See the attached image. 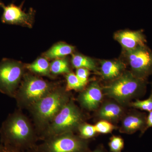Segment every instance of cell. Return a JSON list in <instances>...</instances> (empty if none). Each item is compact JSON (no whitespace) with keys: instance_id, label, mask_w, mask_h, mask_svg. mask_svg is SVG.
Wrapping results in <instances>:
<instances>
[{"instance_id":"cell-1","label":"cell","mask_w":152,"mask_h":152,"mask_svg":"<svg viewBox=\"0 0 152 152\" xmlns=\"http://www.w3.org/2000/svg\"><path fill=\"white\" fill-rule=\"evenodd\" d=\"M1 144L24 151L35 146L36 138L27 118L20 113L10 115L1 130Z\"/></svg>"},{"instance_id":"cell-2","label":"cell","mask_w":152,"mask_h":152,"mask_svg":"<svg viewBox=\"0 0 152 152\" xmlns=\"http://www.w3.org/2000/svg\"><path fill=\"white\" fill-rule=\"evenodd\" d=\"M147 80L134 75L127 69L120 77L102 87L104 95L124 107L134 99L142 96L146 92Z\"/></svg>"},{"instance_id":"cell-3","label":"cell","mask_w":152,"mask_h":152,"mask_svg":"<svg viewBox=\"0 0 152 152\" xmlns=\"http://www.w3.org/2000/svg\"><path fill=\"white\" fill-rule=\"evenodd\" d=\"M84 116L73 101H69L49 124L43 136L45 140L65 133L77 130L83 123Z\"/></svg>"},{"instance_id":"cell-4","label":"cell","mask_w":152,"mask_h":152,"mask_svg":"<svg viewBox=\"0 0 152 152\" xmlns=\"http://www.w3.org/2000/svg\"><path fill=\"white\" fill-rule=\"evenodd\" d=\"M66 90L54 89L48 94L31 106L34 116L40 125L49 124L69 101Z\"/></svg>"},{"instance_id":"cell-5","label":"cell","mask_w":152,"mask_h":152,"mask_svg":"<svg viewBox=\"0 0 152 152\" xmlns=\"http://www.w3.org/2000/svg\"><path fill=\"white\" fill-rule=\"evenodd\" d=\"M120 58L137 77L147 80L152 75V50L146 45L130 51H122Z\"/></svg>"},{"instance_id":"cell-6","label":"cell","mask_w":152,"mask_h":152,"mask_svg":"<svg viewBox=\"0 0 152 152\" xmlns=\"http://www.w3.org/2000/svg\"><path fill=\"white\" fill-rule=\"evenodd\" d=\"M38 148L42 152H88V140L72 132L65 133L45 139Z\"/></svg>"},{"instance_id":"cell-7","label":"cell","mask_w":152,"mask_h":152,"mask_svg":"<svg viewBox=\"0 0 152 152\" xmlns=\"http://www.w3.org/2000/svg\"><path fill=\"white\" fill-rule=\"evenodd\" d=\"M54 89L46 81L32 75L25 76L16 96L19 102L32 105Z\"/></svg>"},{"instance_id":"cell-8","label":"cell","mask_w":152,"mask_h":152,"mask_svg":"<svg viewBox=\"0 0 152 152\" xmlns=\"http://www.w3.org/2000/svg\"><path fill=\"white\" fill-rule=\"evenodd\" d=\"M23 66L20 62L4 59L0 62V91L15 96L23 72Z\"/></svg>"},{"instance_id":"cell-9","label":"cell","mask_w":152,"mask_h":152,"mask_svg":"<svg viewBox=\"0 0 152 152\" xmlns=\"http://www.w3.org/2000/svg\"><path fill=\"white\" fill-rule=\"evenodd\" d=\"M0 7L3 10L1 21L4 23L19 25L31 28L33 26L34 20L35 11L30 9L26 12L21 7L13 4L5 5L0 1Z\"/></svg>"},{"instance_id":"cell-10","label":"cell","mask_w":152,"mask_h":152,"mask_svg":"<svg viewBox=\"0 0 152 152\" xmlns=\"http://www.w3.org/2000/svg\"><path fill=\"white\" fill-rule=\"evenodd\" d=\"M102 87L97 81H93L82 91L78 97L82 107L89 111H96L103 99Z\"/></svg>"},{"instance_id":"cell-11","label":"cell","mask_w":152,"mask_h":152,"mask_svg":"<svg viewBox=\"0 0 152 152\" xmlns=\"http://www.w3.org/2000/svg\"><path fill=\"white\" fill-rule=\"evenodd\" d=\"M147 116L145 113L136 110L126 113L121 121L120 132L132 134L140 131L142 135L146 131Z\"/></svg>"},{"instance_id":"cell-12","label":"cell","mask_w":152,"mask_h":152,"mask_svg":"<svg viewBox=\"0 0 152 152\" xmlns=\"http://www.w3.org/2000/svg\"><path fill=\"white\" fill-rule=\"evenodd\" d=\"M113 38L120 44L122 48V51H124L133 50L146 45V38L142 30H120L114 34Z\"/></svg>"},{"instance_id":"cell-13","label":"cell","mask_w":152,"mask_h":152,"mask_svg":"<svg viewBox=\"0 0 152 152\" xmlns=\"http://www.w3.org/2000/svg\"><path fill=\"white\" fill-rule=\"evenodd\" d=\"M126 70V66L120 58L98 61V74L108 83L118 78Z\"/></svg>"},{"instance_id":"cell-14","label":"cell","mask_w":152,"mask_h":152,"mask_svg":"<svg viewBox=\"0 0 152 152\" xmlns=\"http://www.w3.org/2000/svg\"><path fill=\"white\" fill-rule=\"evenodd\" d=\"M96 115L100 120H105L112 124L121 121L126 113L125 107L112 99L104 102L96 110Z\"/></svg>"},{"instance_id":"cell-15","label":"cell","mask_w":152,"mask_h":152,"mask_svg":"<svg viewBox=\"0 0 152 152\" xmlns=\"http://www.w3.org/2000/svg\"><path fill=\"white\" fill-rule=\"evenodd\" d=\"M75 51V47L64 42L55 44L45 53L44 56L48 60H55L65 58L72 54Z\"/></svg>"},{"instance_id":"cell-16","label":"cell","mask_w":152,"mask_h":152,"mask_svg":"<svg viewBox=\"0 0 152 152\" xmlns=\"http://www.w3.org/2000/svg\"><path fill=\"white\" fill-rule=\"evenodd\" d=\"M71 63L76 69L85 68L96 74L98 72V61L91 57L80 53H73L72 55Z\"/></svg>"},{"instance_id":"cell-17","label":"cell","mask_w":152,"mask_h":152,"mask_svg":"<svg viewBox=\"0 0 152 152\" xmlns=\"http://www.w3.org/2000/svg\"><path fill=\"white\" fill-rule=\"evenodd\" d=\"M50 64L48 59L45 57L38 58L35 61L28 65L26 66L28 69L35 73L48 76L50 75Z\"/></svg>"},{"instance_id":"cell-18","label":"cell","mask_w":152,"mask_h":152,"mask_svg":"<svg viewBox=\"0 0 152 152\" xmlns=\"http://www.w3.org/2000/svg\"><path fill=\"white\" fill-rule=\"evenodd\" d=\"M50 72L54 75L68 74L70 72L69 63L66 58L53 60L50 66Z\"/></svg>"},{"instance_id":"cell-19","label":"cell","mask_w":152,"mask_h":152,"mask_svg":"<svg viewBox=\"0 0 152 152\" xmlns=\"http://www.w3.org/2000/svg\"><path fill=\"white\" fill-rule=\"evenodd\" d=\"M79 136L81 138L88 140L92 138L96 135L97 133L94 125L86 123H83L78 129Z\"/></svg>"},{"instance_id":"cell-20","label":"cell","mask_w":152,"mask_h":152,"mask_svg":"<svg viewBox=\"0 0 152 152\" xmlns=\"http://www.w3.org/2000/svg\"><path fill=\"white\" fill-rule=\"evenodd\" d=\"M67 85L66 90L67 91L75 90L82 91L84 89L85 87L79 80L75 74L72 72L67 74L66 76Z\"/></svg>"},{"instance_id":"cell-21","label":"cell","mask_w":152,"mask_h":152,"mask_svg":"<svg viewBox=\"0 0 152 152\" xmlns=\"http://www.w3.org/2000/svg\"><path fill=\"white\" fill-rule=\"evenodd\" d=\"M129 106L136 109L149 112L152 111V91L151 95L146 99L143 100L136 99L134 102H132Z\"/></svg>"},{"instance_id":"cell-22","label":"cell","mask_w":152,"mask_h":152,"mask_svg":"<svg viewBox=\"0 0 152 152\" xmlns=\"http://www.w3.org/2000/svg\"><path fill=\"white\" fill-rule=\"evenodd\" d=\"M94 126L97 133L99 134H110L117 129L114 124L105 120H100Z\"/></svg>"},{"instance_id":"cell-23","label":"cell","mask_w":152,"mask_h":152,"mask_svg":"<svg viewBox=\"0 0 152 152\" xmlns=\"http://www.w3.org/2000/svg\"><path fill=\"white\" fill-rule=\"evenodd\" d=\"M108 145L111 152H121L124 146V142L120 136L113 135L110 138Z\"/></svg>"},{"instance_id":"cell-24","label":"cell","mask_w":152,"mask_h":152,"mask_svg":"<svg viewBox=\"0 0 152 152\" xmlns=\"http://www.w3.org/2000/svg\"><path fill=\"white\" fill-rule=\"evenodd\" d=\"M90 71L88 69L85 68H78L76 69L75 75L79 80L84 86H86L88 82Z\"/></svg>"},{"instance_id":"cell-25","label":"cell","mask_w":152,"mask_h":152,"mask_svg":"<svg viewBox=\"0 0 152 152\" xmlns=\"http://www.w3.org/2000/svg\"><path fill=\"white\" fill-rule=\"evenodd\" d=\"M0 152H22L20 150L17 149L10 146L3 145L2 148Z\"/></svg>"},{"instance_id":"cell-26","label":"cell","mask_w":152,"mask_h":152,"mask_svg":"<svg viewBox=\"0 0 152 152\" xmlns=\"http://www.w3.org/2000/svg\"><path fill=\"white\" fill-rule=\"evenodd\" d=\"M152 127V111L149 113L147 116L146 118V130L149 128Z\"/></svg>"},{"instance_id":"cell-27","label":"cell","mask_w":152,"mask_h":152,"mask_svg":"<svg viewBox=\"0 0 152 152\" xmlns=\"http://www.w3.org/2000/svg\"><path fill=\"white\" fill-rule=\"evenodd\" d=\"M88 152H107L105 148H104L103 146L101 145L99 146L94 150V151H88Z\"/></svg>"},{"instance_id":"cell-28","label":"cell","mask_w":152,"mask_h":152,"mask_svg":"<svg viewBox=\"0 0 152 152\" xmlns=\"http://www.w3.org/2000/svg\"><path fill=\"white\" fill-rule=\"evenodd\" d=\"M22 152H42L37 146H34Z\"/></svg>"},{"instance_id":"cell-29","label":"cell","mask_w":152,"mask_h":152,"mask_svg":"<svg viewBox=\"0 0 152 152\" xmlns=\"http://www.w3.org/2000/svg\"><path fill=\"white\" fill-rule=\"evenodd\" d=\"M3 145L1 144H0V152H1V150L2 148Z\"/></svg>"},{"instance_id":"cell-30","label":"cell","mask_w":152,"mask_h":152,"mask_svg":"<svg viewBox=\"0 0 152 152\" xmlns=\"http://www.w3.org/2000/svg\"><path fill=\"white\" fill-rule=\"evenodd\" d=\"M151 86H152V83H151Z\"/></svg>"}]
</instances>
